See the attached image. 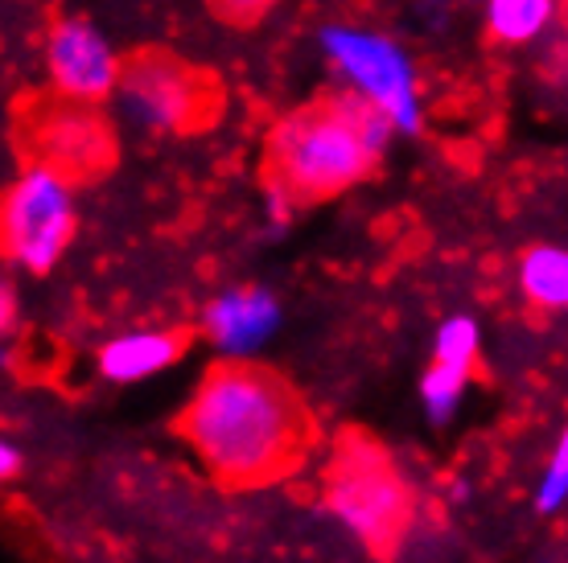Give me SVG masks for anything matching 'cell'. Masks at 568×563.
Masks as SVG:
<instances>
[{
  "mask_svg": "<svg viewBox=\"0 0 568 563\" xmlns=\"http://www.w3.org/2000/svg\"><path fill=\"white\" fill-rule=\"evenodd\" d=\"M182 437L223 485H268L301 465L310 411L281 375L223 358L185 403Z\"/></svg>",
  "mask_w": 568,
  "mask_h": 563,
  "instance_id": "6da1fadb",
  "label": "cell"
},
{
  "mask_svg": "<svg viewBox=\"0 0 568 563\" xmlns=\"http://www.w3.org/2000/svg\"><path fill=\"white\" fill-rule=\"evenodd\" d=\"M396 127L351 86H329L284 112L264 144V177L297 206L329 202L375 177Z\"/></svg>",
  "mask_w": 568,
  "mask_h": 563,
  "instance_id": "7a4b0ae2",
  "label": "cell"
},
{
  "mask_svg": "<svg viewBox=\"0 0 568 563\" xmlns=\"http://www.w3.org/2000/svg\"><path fill=\"white\" fill-rule=\"evenodd\" d=\"M112 99L120 115L149 136H194L223 115V79L190 58L144 45L120 58Z\"/></svg>",
  "mask_w": 568,
  "mask_h": 563,
  "instance_id": "3957f363",
  "label": "cell"
},
{
  "mask_svg": "<svg viewBox=\"0 0 568 563\" xmlns=\"http://www.w3.org/2000/svg\"><path fill=\"white\" fill-rule=\"evenodd\" d=\"M322 54L355 95L375 103L392 120L396 136H416L425 127V99L420 74L404 45L367 25H326L322 29Z\"/></svg>",
  "mask_w": 568,
  "mask_h": 563,
  "instance_id": "277c9868",
  "label": "cell"
},
{
  "mask_svg": "<svg viewBox=\"0 0 568 563\" xmlns=\"http://www.w3.org/2000/svg\"><path fill=\"white\" fill-rule=\"evenodd\" d=\"M79 231L74 185L62 173L29 161L0 190V255L17 268L45 276L67 255Z\"/></svg>",
  "mask_w": 568,
  "mask_h": 563,
  "instance_id": "5b68a950",
  "label": "cell"
},
{
  "mask_svg": "<svg viewBox=\"0 0 568 563\" xmlns=\"http://www.w3.org/2000/svg\"><path fill=\"white\" fill-rule=\"evenodd\" d=\"M17 141L45 170L62 173L71 185L95 182L115 165L120 141L100 103H79L67 95H33L17 108Z\"/></svg>",
  "mask_w": 568,
  "mask_h": 563,
  "instance_id": "8992f818",
  "label": "cell"
},
{
  "mask_svg": "<svg viewBox=\"0 0 568 563\" xmlns=\"http://www.w3.org/2000/svg\"><path fill=\"white\" fill-rule=\"evenodd\" d=\"M326 506L367 547H392L413 514V493L384 452H342L329 473Z\"/></svg>",
  "mask_w": 568,
  "mask_h": 563,
  "instance_id": "52a82bcc",
  "label": "cell"
},
{
  "mask_svg": "<svg viewBox=\"0 0 568 563\" xmlns=\"http://www.w3.org/2000/svg\"><path fill=\"white\" fill-rule=\"evenodd\" d=\"M115 74H120V54L108 42L91 17L62 13L45 29V79L50 91L79 103H103L112 99Z\"/></svg>",
  "mask_w": 568,
  "mask_h": 563,
  "instance_id": "ba28073f",
  "label": "cell"
},
{
  "mask_svg": "<svg viewBox=\"0 0 568 563\" xmlns=\"http://www.w3.org/2000/svg\"><path fill=\"white\" fill-rule=\"evenodd\" d=\"M281 329V300L260 284H235L202 309V334L231 362H243Z\"/></svg>",
  "mask_w": 568,
  "mask_h": 563,
  "instance_id": "9c48e42d",
  "label": "cell"
},
{
  "mask_svg": "<svg viewBox=\"0 0 568 563\" xmlns=\"http://www.w3.org/2000/svg\"><path fill=\"white\" fill-rule=\"evenodd\" d=\"M185 350L178 329H132L100 346V375L108 382H141L170 370Z\"/></svg>",
  "mask_w": 568,
  "mask_h": 563,
  "instance_id": "30bf717a",
  "label": "cell"
},
{
  "mask_svg": "<svg viewBox=\"0 0 568 563\" xmlns=\"http://www.w3.org/2000/svg\"><path fill=\"white\" fill-rule=\"evenodd\" d=\"M560 0H486V38L495 45L519 50L540 42L556 25Z\"/></svg>",
  "mask_w": 568,
  "mask_h": 563,
  "instance_id": "8fae6325",
  "label": "cell"
},
{
  "mask_svg": "<svg viewBox=\"0 0 568 563\" xmlns=\"http://www.w3.org/2000/svg\"><path fill=\"white\" fill-rule=\"evenodd\" d=\"M519 293L540 313H560L568 305V252L560 243H536L519 255Z\"/></svg>",
  "mask_w": 568,
  "mask_h": 563,
  "instance_id": "7c38bea8",
  "label": "cell"
},
{
  "mask_svg": "<svg viewBox=\"0 0 568 563\" xmlns=\"http://www.w3.org/2000/svg\"><path fill=\"white\" fill-rule=\"evenodd\" d=\"M469 382H474V370L457 367V362H440L433 358L420 375V408L433 423H449L462 408V399L469 395Z\"/></svg>",
  "mask_w": 568,
  "mask_h": 563,
  "instance_id": "4fadbf2b",
  "label": "cell"
},
{
  "mask_svg": "<svg viewBox=\"0 0 568 563\" xmlns=\"http://www.w3.org/2000/svg\"><path fill=\"white\" fill-rule=\"evenodd\" d=\"M478 350H483V329L474 317L457 313L449 321H440L437 338H433V358L440 362H457V367H478Z\"/></svg>",
  "mask_w": 568,
  "mask_h": 563,
  "instance_id": "5bb4252c",
  "label": "cell"
},
{
  "mask_svg": "<svg viewBox=\"0 0 568 563\" xmlns=\"http://www.w3.org/2000/svg\"><path fill=\"white\" fill-rule=\"evenodd\" d=\"M568 502V437L560 432L548 452V465L540 473V485H536V510H540L544 519H552L560 514Z\"/></svg>",
  "mask_w": 568,
  "mask_h": 563,
  "instance_id": "9a60e30c",
  "label": "cell"
},
{
  "mask_svg": "<svg viewBox=\"0 0 568 563\" xmlns=\"http://www.w3.org/2000/svg\"><path fill=\"white\" fill-rule=\"evenodd\" d=\"M272 4H276V0H206L211 17H219V21L231 29L260 25V21L272 13Z\"/></svg>",
  "mask_w": 568,
  "mask_h": 563,
  "instance_id": "2e32d148",
  "label": "cell"
},
{
  "mask_svg": "<svg viewBox=\"0 0 568 563\" xmlns=\"http://www.w3.org/2000/svg\"><path fill=\"white\" fill-rule=\"evenodd\" d=\"M17 329V293L9 276H0V338H9Z\"/></svg>",
  "mask_w": 568,
  "mask_h": 563,
  "instance_id": "e0dca14e",
  "label": "cell"
},
{
  "mask_svg": "<svg viewBox=\"0 0 568 563\" xmlns=\"http://www.w3.org/2000/svg\"><path fill=\"white\" fill-rule=\"evenodd\" d=\"M17 473H21V449H17L13 440L0 437V485H4V481H13Z\"/></svg>",
  "mask_w": 568,
  "mask_h": 563,
  "instance_id": "ac0fdd59",
  "label": "cell"
}]
</instances>
